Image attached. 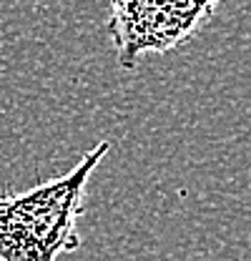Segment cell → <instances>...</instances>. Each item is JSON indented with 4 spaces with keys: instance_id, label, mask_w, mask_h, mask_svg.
<instances>
[{
    "instance_id": "6da1fadb",
    "label": "cell",
    "mask_w": 251,
    "mask_h": 261,
    "mask_svg": "<svg viewBox=\"0 0 251 261\" xmlns=\"http://www.w3.org/2000/svg\"><path fill=\"white\" fill-rule=\"evenodd\" d=\"M108 151L111 143L101 141L61 178L23 194L0 191V261H56L81 246L88 178Z\"/></svg>"
},
{
    "instance_id": "7a4b0ae2",
    "label": "cell",
    "mask_w": 251,
    "mask_h": 261,
    "mask_svg": "<svg viewBox=\"0 0 251 261\" xmlns=\"http://www.w3.org/2000/svg\"><path fill=\"white\" fill-rule=\"evenodd\" d=\"M221 0H108V33L118 65L133 70L148 53H168L184 45Z\"/></svg>"
}]
</instances>
